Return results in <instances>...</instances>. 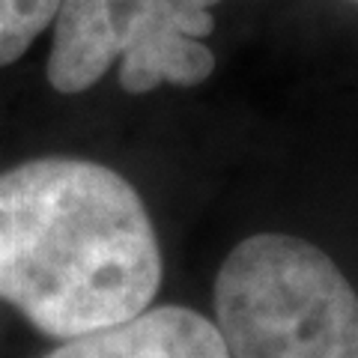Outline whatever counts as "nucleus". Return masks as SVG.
<instances>
[{"mask_svg": "<svg viewBox=\"0 0 358 358\" xmlns=\"http://www.w3.org/2000/svg\"><path fill=\"white\" fill-rule=\"evenodd\" d=\"M45 358H230V350L209 317L192 308L162 305L69 338Z\"/></svg>", "mask_w": 358, "mask_h": 358, "instance_id": "obj_4", "label": "nucleus"}, {"mask_svg": "<svg viewBox=\"0 0 358 358\" xmlns=\"http://www.w3.org/2000/svg\"><path fill=\"white\" fill-rule=\"evenodd\" d=\"M221 0H63L54 21L48 84L84 93L120 60V87L131 96L162 84L197 87L215 69L203 42Z\"/></svg>", "mask_w": 358, "mask_h": 358, "instance_id": "obj_3", "label": "nucleus"}, {"mask_svg": "<svg viewBox=\"0 0 358 358\" xmlns=\"http://www.w3.org/2000/svg\"><path fill=\"white\" fill-rule=\"evenodd\" d=\"M63 0H0V66L15 63L57 21Z\"/></svg>", "mask_w": 358, "mask_h": 358, "instance_id": "obj_5", "label": "nucleus"}, {"mask_svg": "<svg viewBox=\"0 0 358 358\" xmlns=\"http://www.w3.org/2000/svg\"><path fill=\"white\" fill-rule=\"evenodd\" d=\"M215 326L230 358H358V293L320 245L257 233L215 275Z\"/></svg>", "mask_w": 358, "mask_h": 358, "instance_id": "obj_2", "label": "nucleus"}, {"mask_svg": "<svg viewBox=\"0 0 358 358\" xmlns=\"http://www.w3.org/2000/svg\"><path fill=\"white\" fill-rule=\"evenodd\" d=\"M162 287L150 212L126 176L36 159L0 176V299L69 341L147 310Z\"/></svg>", "mask_w": 358, "mask_h": 358, "instance_id": "obj_1", "label": "nucleus"}]
</instances>
